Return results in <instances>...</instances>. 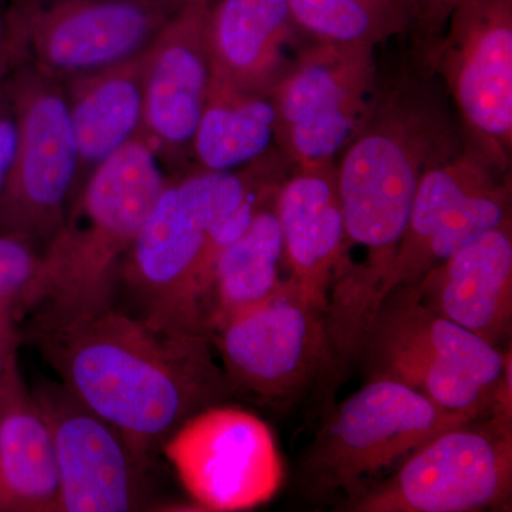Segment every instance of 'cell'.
<instances>
[{"label": "cell", "mask_w": 512, "mask_h": 512, "mask_svg": "<svg viewBox=\"0 0 512 512\" xmlns=\"http://www.w3.org/2000/svg\"><path fill=\"white\" fill-rule=\"evenodd\" d=\"M33 311L26 336L60 383L147 460L185 421L237 394L208 336L157 328L114 305L74 315Z\"/></svg>", "instance_id": "1"}, {"label": "cell", "mask_w": 512, "mask_h": 512, "mask_svg": "<svg viewBox=\"0 0 512 512\" xmlns=\"http://www.w3.org/2000/svg\"><path fill=\"white\" fill-rule=\"evenodd\" d=\"M291 167L275 150L231 173L170 175L120 268L119 281L140 305L136 315L170 332L208 336L215 264Z\"/></svg>", "instance_id": "2"}, {"label": "cell", "mask_w": 512, "mask_h": 512, "mask_svg": "<svg viewBox=\"0 0 512 512\" xmlns=\"http://www.w3.org/2000/svg\"><path fill=\"white\" fill-rule=\"evenodd\" d=\"M443 83L414 59L377 83L338 165L345 237L376 254L399 251L424 175L466 146Z\"/></svg>", "instance_id": "3"}, {"label": "cell", "mask_w": 512, "mask_h": 512, "mask_svg": "<svg viewBox=\"0 0 512 512\" xmlns=\"http://www.w3.org/2000/svg\"><path fill=\"white\" fill-rule=\"evenodd\" d=\"M167 180L141 136L101 163L43 249L46 298L39 306L74 315L114 305L121 264Z\"/></svg>", "instance_id": "4"}, {"label": "cell", "mask_w": 512, "mask_h": 512, "mask_svg": "<svg viewBox=\"0 0 512 512\" xmlns=\"http://www.w3.org/2000/svg\"><path fill=\"white\" fill-rule=\"evenodd\" d=\"M478 417L448 410L393 380H366L332 407L306 450L299 470L303 494L343 510L437 434Z\"/></svg>", "instance_id": "5"}, {"label": "cell", "mask_w": 512, "mask_h": 512, "mask_svg": "<svg viewBox=\"0 0 512 512\" xmlns=\"http://www.w3.org/2000/svg\"><path fill=\"white\" fill-rule=\"evenodd\" d=\"M511 360L421 301L416 286L383 299L356 366L366 380L402 383L454 412L488 416L495 387Z\"/></svg>", "instance_id": "6"}, {"label": "cell", "mask_w": 512, "mask_h": 512, "mask_svg": "<svg viewBox=\"0 0 512 512\" xmlns=\"http://www.w3.org/2000/svg\"><path fill=\"white\" fill-rule=\"evenodd\" d=\"M19 117L15 167L0 195V234L28 239L43 252L76 194L79 154L64 84L26 55L8 74Z\"/></svg>", "instance_id": "7"}, {"label": "cell", "mask_w": 512, "mask_h": 512, "mask_svg": "<svg viewBox=\"0 0 512 512\" xmlns=\"http://www.w3.org/2000/svg\"><path fill=\"white\" fill-rule=\"evenodd\" d=\"M512 493V424L488 414L437 434L367 493L353 512H473Z\"/></svg>", "instance_id": "8"}, {"label": "cell", "mask_w": 512, "mask_h": 512, "mask_svg": "<svg viewBox=\"0 0 512 512\" xmlns=\"http://www.w3.org/2000/svg\"><path fill=\"white\" fill-rule=\"evenodd\" d=\"M420 63L453 100L467 143L510 171L512 0L458 3L439 43Z\"/></svg>", "instance_id": "9"}, {"label": "cell", "mask_w": 512, "mask_h": 512, "mask_svg": "<svg viewBox=\"0 0 512 512\" xmlns=\"http://www.w3.org/2000/svg\"><path fill=\"white\" fill-rule=\"evenodd\" d=\"M235 392L268 404L298 399L323 380L329 362L325 311L288 276L264 301L211 335Z\"/></svg>", "instance_id": "10"}, {"label": "cell", "mask_w": 512, "mask_h": 512, "mask_svg": "<svg viewBox=\"0 0 512 512\" xmlns=\"http://www.w3.org/2000/svg\"><path fill=\"white\" fill-rule=\"evenodd\" d=\"M375 47L312 42L276 84V150L293 165L336 161L375 93Z\"/></svg>", "instance_id": "11"}, {"label": "cell", "mask_w": 512, "mask_h": 512, "mask_svg": "<svg viewBox=\"0 0 512 512\" xmlns=\"http://www.w3.org/2000/svg\"><path fill=\"white\" fill-rule=\"evenodd\" d=\"M183 0H18L25 55L66 84L144 55Z\"/></svg>", "instance_id": "12"}, {"label": "cell", "mask_w": 512, "mask_h": 512, "mask_svg": "<svg viewBox=\"0 0 512 512\" xmlns=\"http://www.w3.org/2000/svg\"><path fill=\"white\" fill-rule=\"evenodd\" d=\"M161 453L201 511L252 510L271 501L284 478L268 424L227 403L185 421Z\"/></svg>", "instance_id": "13"}, {"label": "cell", "mask_w": 512, "mask_h": 512, "mask_svg": "<svg viewBox=\"0 0 512 512\" xmlns=\"http://www.w3.org/2000/svg\"><path fill=\"white\" fill-rule=\"evenodd\" d=\"M507 220H511L510 171L501 170L466 143L460 153L420 181L389 293L419 284L434 266Z\"/></svg>", "instance_id": "14"}, {"label": "cell", "mask_w": 512, "mask_h": 512, "mask_svg": "<svg viewBox=\"0 0 512 512\" xmlns=\"http://www.w3.org/2000/svg\"><path fill=\"white\" fill-rule=\"evenodd\" d=\"M32 393L55 444L59 512L157 510L154 461L62 383L45 382Z\"/></svg>", "instance_id": "15"}, {"label": "cell", "mask_w": 512, "mask_h": 512, "mask_svg": "<svg viewBox=\"0 0 512 512\" xmlns=\"http://www.w3.org/2000/svg\"><path fill=\"white\" fill-rule=\"evenodd\" d=\"M212 0H183L148 52L140 136L165 173L192 170V144L210 92Z\"/></svg>", "instance_id": "16"}, {"label": "cell", "mask_w": 512, "mask_h": 512, "mask_svg": "<svg viewBox=\"0 0 512 512\" xmlns=\"http://www.w3.org/2000/svg\"><path fill=\"white\" fill-rule=\"evenodd\" d=\"M414 286L434 312L500 348L512 329V221L485 232Z\"/></svg>", "instance_id": "17"}, {"label": "cell", "mask_w": 512, "mask_h": 512, "mask_svg": "<svg viewBox=\"0 0 512 512\" xmlns=\"http://www.w3.org/2000/svg\"><path fill=\"white\" fill-rule=\"evenodd\" d=\"M276 214L289 276L325 311L333 272L345 248L336 161L292 165L276 192Z\"/></svg>", "instance_id": "18"}, {"label": "cell", "mask_w": 512, "mask_h": 512, "mask_svg": "<svg viewBox=\"0 0 512 512\" xmlns=\"http://www.w3.org/2000/svg\"><path fill=\"white\" fill-rule=\"evenodd\" d=\"M0 512H59L55 444L18 349L0 366Z\"/></svg>", "instance_id": "19"}, {"label": "cell", "mask_w": 512, "mask_h": 512, "mask_svg": "<svg viewBox=\"0 0 512 512\" xmlns=\"http://www.w3.org/2000/svg\"><path fill=\"white\" fill-rule=\"evenodd\" d=\"M298 35L288 0H212V77L272 93L292 62L286 52Z\"/></svg>", "instance_id": "20"}, {"label": "cell", "mask_w": 512, "mask_h": 512, "mask_svg": "<svg viewBox=\"0 0 512 512\" xmlns=\"http://www.w3.org/2000/svg\"><path fill=\"white\" fill-rule=\"evenodd\" d=\"M148 52L64 84L79 154L74 197L101 163L143 131Z\"/></svg>", "instance_id": "21"}, {"label": "cell", "mask_w": 512, "mask_h": 512, "mask_svg": "<svg viewBox=\"0 0 512 512\" xmlns=\"http://www.w3.org/2000/svg\"><path fill=\"white\" fill-rule=\"evenodd\" d=\"M275 150L272 93L239 89L212 77L192 144V168L231 173L258 163Z\"/></svg>", "instance_id": "22"}, {"label": "cell", "mask_w": 512, "mask_h": 512, "mask_svg": "<svg viewBox=\"0 0 512 512\" xmlns=\"http://www.w3.org/2000/svg\"><path fill=\"white\" fill-rule=\"evenodd\" d=\"M278 187L266 195L247 229L221 252L215 264L207 305L210 339L232 316L264 301L288 278L281 275L286 264L276 214Z\"/></svg>", "instance_id": "23"}, {"label": "cell", "mask_w": 512, "mask_h": 512, "mask_svg": "<svg viewBox=\"0 0 512 512\" xmlns=\"http://www.w3.org/2000/svg\"><path fill=\"white\" fill-rule=\"evenodd\" d=\"M296 29L312 42L376 47L407 30L403 0H288Z\"/></svg>", "instance_id": "24"}, {"label": "cell", "mask_w": 512, "mask_h": 512, "mask_svg": "<svg viewBox=\"0 0 512 512\" xmlns=\"http://www.w3.org/2000/svg\"><path fill=\"white\" fill-rule=\"evenodd\" d=\"M46 298L43 254L28 239L0 234V302L19 313L35 309Z\"/></svg>", "instance_id": "25"}, {"label": "cell", "mask_w": 512, "mask_h": 512, "mask_svg": "<svg viewBox=\"0 0 512 512\" xmlns=\"http://www.w3.org/2000/svg\"><path fill=\"white\" fill-rule=\"evenodd\" d=\"M406 33L412 35L413 57L424 60L439 43L451 13L463 0H403Z\"/></svg>", "instance_id": "26"}, {"label": "cell", "mask_w": 512, "mask_h": 512, "mask_svg": "<svg viewBox=\"0 0 512 512\" xmlns=\"http://www.w3.org/2000/svg\"><path fill=\"white\" fill-rule=\"evenodd\" d=\"M19 137L18 110L10 94L8 76H6L0 82V195L5 190L15 167Z\"/></svg>", "instance_id": "27"}, {"label": "cell", "mask_w": 512, "mask_h": 512, "mask_svg": "<svg viewBox=\"0 0 512 512\" xmlns=\"http://www.w3.org/2000/svg\"><path fill=\"white\" fill-rule=\"evenodd\" d=\"M25 55L22 16L18 0H12L6 15L0 20V82Z\"/></svg>", "instance_id": "28"}, {"label": "cell", "mask_w": 512, "mask_h": 512, "mask_svg": "<svg viewBox=\"0 0 512 512\" xmlns=\"http://www.w3.org/2000/svg\"><path fill=\"white\" fill-rule=\"evenodd\" d=\"M19 312L8 303L0 302V366L3 359L12 350L18 349L20 333L18 329Z\"/></svg>", "instance_id": "29"}, {"label": "cell", "mask_w": 512, "mask_h": 512, "mask_svg": "<svg viewBox=\"0 0 512 512\" xmlns=\"http://www.w3.org/2000/svg\"><path fill=\"white\" fill-rule=\"evenodd\" d=\"M10 2H12V0H0V20H2L3 16L8 12Z\"/></svg>", "instance_id": "30"}]
</instances>
